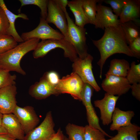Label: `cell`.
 <instances>
[{
    "instance_id": "1",
    "label": "cell",
    "mask_w": 140,
    "mask_h": 140,
    "mask_svg": "<svg viewBox=\"0 0 140 140\" xmlns=\"http://www.w3.org/2000/svg\"><path fill=\"white\" fill-rule=\"evenodd\" d=\"M104 30V34L100 39L92 40L100 54V58L97 64L100 68L101 79L103 66L109 57L116 53H122L133 57L128 45L121 24L117 26L106 28Z\"/></svg>"
},
{
    "instance_id": "2",
    "label": "cell",
    "mask_w": 140,
    "mask_h": 140,
    "mask_svg": "<svg viewBox=\"0 0 140 140\" xmlns=\"http://www.w3.org/2000/svg\"><path fill=\"white\" fill-rule=\"evenodd\" d=\"M40 39L33 38L20 44L12 49L0 54V67L9 72L14 71L23 75L26 74L21 67L20 62L22 57L29 52L34 50Z\"/></svg>"
},
{
    "instance_id": "3",
    "label": "cell",
    "mask_w": 140,
    "mask_h": 140,
    "mask_svg": "<svg viewBox=\"0 0 140 140\" xmlns=\"http://www.w3.org/2000/svg\"><path fill=\"white\" fill-rule=\"evenodd\" d=\"M58 48L62 49L64 57L73 62L78 57L73 46L65 38L41 40L33 50V56L35 59L43 57L52 50Z\"/></svg>"
},
{
    "instance_id": "4",
    "label": "cell",
    "mask_w": 140,
    "mask_h": 140,
    "mask_svg": "<svg viewBox=\"0 0 140 140\" xmlns=\"http://www.w3.org/2000/svg\"><path fill=\"white\" fill-rule=\"evenodd\" d=\"M65 13L67 22L69 41L74 46L79 57L83 59L88 54L86 42V29L76 25L67 11Z\"/></svg>"
},
{
    "instance_id": "5",
    "label": "cell",
    "mask_w": 140,
    "mask_h": 140,
    "mask_svg": "<svg viewBox=\"0 0 140 140\" xmlns=\"http://www.w3.org/2000/svg\"><path fill=\"white\" fill-rule=\"evenodd\" d=\"M93 59L89 54L83 59L78 57L73 62L72 67L73 72L78 74L85 83L89 84L96 91L99 92L101 88L96 81L92 70Z\"/></svg>"
},
{
    "instance_id": "6",
    "label": "cell",
    "mask_w": 140,
    "mask_h": 140,
    "mask_svg": "<svg viewBox=\"0 0 140 140\" xmlns=\"http://www.w3.org/2000/svg\"><path fill=\"white\" fill-rule=\"evenodd\" d=\"M84 83L78 74L73 72L60 79L55 88L59 94H68L74 99L81 101Z\"/></svg>"
},
{
    "instance_id": "7",
    "label": "cell",
    "mask_w": 140,
    "mask_h": 140,
    "mask_svg": "<svg viewBox=\"0 0 140 140\" xmlns=\"http://www.w3.org/2000/svg\"><path fill=\"white\" fill-rule=\"evenodd\" d=\"M94 89L89 84L84 83L81 94V101L85 107L88 125L97 129L103 133L105 136L110 138L112 137L107 134L101 128L99 119L91 102V98Z\"/></svg>"
},
{
    "instance_id": "8",
    "label": "cell",
    "mask_w": 140,
    "mask_h": 140,
    "mask_svg": "<svg viewBox=\"0 0 140 140\" xmlns=\"http://www.w3.org/2000/svg\"><path fill=\"white\" fill-rule=\"evenodd\" d=\"M20 37L24 41L33 38L43 40L65 38L61 33L52 28L46 19L41 17L39 23L36 28L30 32L23 33Z\"/></svg>"
},
{
    "instance_id": "9",
    "label": "cell",
    "mask_w": 140,
    "mask_h": 140,
    "mask_svg": "<svg viewBox=\"0 0 140 140\" xmlns=\"http://www.w3.org/2000/svg\"><path fill=\"white\" fill-rule=\"evenodd\" d=\"M46 20L48 23L54 24L65 38L70 41L68 35L67 23L65 14L55 0H48L47 14Z\"/></svg>"
},
{
    "instance_id": "10",
    "label": "cell",
    "mask_w": 140,
    "mask_h": 140,
    "mask_svg": "<svg viewBox=\"0 0 140 140\" xmlns=\"http://www.w3.org/2000/svg\"><path fill=\"white\" fill-rule=\"evenodd\" d=\"M52 112H47L40 125L25 135L23 140H49L55 133Z\"/></svg>"
},
{
    "instance_id": "11",
    "label": "cell",
    "mask_w": 140,
    "mask_h": 140,
    "mask_svg": "<svg viewBox=\"0 0 140 140\" xmlns=\"http://www.w3.org/2000/svg\"><path fill=\"white\" fill-rule=\"evenodd\" d=\"M12 113L18 119L26 135L35 128L39 122L34 108L31 106L20 107L17 105Z\"/></svg>"
},
{
    "instance_id": "12",
    "label": "cell",
    "mask_w": 140,
    "mask_h": 140,
    "mask_svg": "<svg viewBox=\"0 0 140 140\" xmlns=\"http://www.w3.org/2000/svg\"><path fill=\"white\" fill-rule=\"evenodd\" d=\"M101 87L108 94L119 96L127 93L130 89L131 85L126 77L105 75Z\"/></svg>"
},
{
    "instance_id": "13",
    "label": "cell",
    "mask_w": 140,
    "mask_h": 140,
    "mask_svg": "<svg viewBox=\"0 0 140 140\" xmlns=\"http://www.w3.org/2000/svg\"><path fill=\"white\" fill-rule=\"evenodd\" d=\"M112 9L99 3L97 5V11L95 25L96 28L103 30L116 27L121 24L118 17L113 13Z\"/></svg>"
},
{
    "instance_id": "14",
    "label": "cell",
    "mask_w": 140,
    "mask_h": 140,
    "mask_svg": "<svg viewBox=\"0 0 140 140\" xmlns=\"http://www.w3.org/2000/svg\"><path fill=\"white\" fill-rule=\"evenodd\" d=\"M119 97L106 93L102 99L94 101L95 106L100 109L103 125H108L111 122L112 115Z\"/></svg>"
},
{
    "instance_id": "15",
    "label": "cell",
    "mask_w": 140,
    "mask_h": 140,
    "mask_svg": "<svg viewBox=\"0 0 140 140\" xmlns=\"http://www.w3.org/2000/svg\"><path fill=\"white\" fill-rule=\"evenodd\" d=\"M15 85H10L0 88V112L3 114L12 113L17 105Z\"/></svg>"
},
{
    "instance_id": "16",
    "label": "cell",
    "mask_w": 140,
    "mask_h": 140,
    "mask_svg": "<svg viewBox=\"0 0 140 140\" xmlns=\"http://www.w3.org/2000/svg\"><path fill=\"white\" fill-rule=\"evenodd\" d=\"M29 92L32 97L38 100L45 99L52 95H59L55 86L51 84L44 75L39 82L30 87Z\"/></svg>"
},
{
    "instance_id": "17",
    "label": "cell",
    "mask_w": 140,
    "mask_h": 140,
    "mask_svg": "<svg viewBox=\"0 0 140 140\" xmlns=\"http://www.w3.org/2000/svg\"><path fill=\"white\" fill-rule=\"evenodd\" d=\"M140 16V1L125 0L124 5L119 16L120 23L132 21L139 26Z\"/></svg>"
},
{
    "instance_id": "18",
    "label": "cell",
    "mask_w": 140,
    "mask_h": 140,
    "mask_svg": "<svg viewBox=\"0 0 140 140\" xmlns=\"http://www.w3.org/2000/svg\"><path fill=\"white\" fill-rule=\"evenodd\" d=\"M2 125L8 134L15 139L23 140L25 134L23 129L17 117L13 114H3Z\"/></svg>"
},
{
    "instance_id": "19",
    "label": "cell",
    "mask_w": 140,
    "mask_h": 140,
    "mask_svg": "<svg viewBox=\"0 0 140 140\" xmlns=\"http://www.w3.org/2000/svg\"><path fill=\"white\" fill-rule=\"evenodd\" d=\"M134 115L133 111H123L118 108H115L112 115V123L110 129L112 131L117 130L121 127L129 125L131 123V120Z\"/></svg>"
},
{
    "instance_id": "20",
    "label": "cell",
    "mask_w": 140,
    "mask_h": 140,
    "mask_svg": "<svg viewBox=\"0 0 140 140\" xmlns=\"http://www.w3.org/2000/svg\"><path fill=\"white\" fill-rule=\"evenodd\" d=\"M0 7L4 10L9 23V26L7 34L13 37L18 43H21L24 41L16 31L15 24L16 19L19 18H21L24 20H29L27 16L23 13L16 15L13 13L8 9L3 0H0Z\"/></svg>"
},
{
    "instance_id": "21",
    "label": "cell",
    "mask_w": 140,
    "mask_h": 140,
    "mask_svg": "<svg viewBox=\"0 0 140 140\" xmlns=\"http://www.w3.org/2000/svg\"><path fill=\"white\" fill-rule=\"evenodd\" d=\"M75 18V24L77 26L84 27L89 24L84 13L82 6V0H73L68 1V5Z\"/></svg>"
},
{
    "instance_id": "22",
    "label": "cell",
    "mask_w": 140,
    "mask_h": 140,
    "mask_svg": "<svg viewBox=\"0 0 140 140\" xmlns=\"http://www.w3.org/2000/svg\"><path fill=\"white\" fill-rule=\"evenodd\" d=\"M130 66L129 62L125 59H113L110 62L109 69L105 75L126 77Z\"/></svg>"
},
{
    "instance_id": "23",
    "label": "cell",
    "mask_w": 140,
    "mask_h": 140,
    "mask_svg": "<svg viewBox=\"0 0 140 140\" xmlns=\"http://www.w3.org/2000/svg\"><path fill=\"white\" fill-rule=\"evenodd\" d=\"M140 130L139 127L131 123L119 128L116 135L107 140H138V135Z\"/></svg>"
},
{
    "instance_id": "24",
    "label": "cell",
    "mask_w": 140,
    "mask_h": 140,
    "mask_svg": "<svg viewBox=\"0 0 140 140\" xmlns=\"http://www.w3.org/2000/svg\"><path fill=\"white\" fill-rule=\"evenodd\" d=\"M100 0H82V6L89 24L95 25L97 11V3L102 2Z\"/></svg>"
},
{
    "instance_id": "25",
    "label": "cell",
    "mask_w": 140,
    "mask_h": 140,
    "mask_svg": "<svg viewBox=\"0 0 140 140\" xmlns=\"http://www.w3.org/2000/svg\"><path fill=\"white\" fill-rule=\"evenodd\" d=\"M128 44L140 36L139 26L133 21L121 23Z\"/></svg>"
},
{
    "instance_id": "26",
    "label": "cell",
    "mask_w": 140,
    "mask_h": 140,
    "mask_svg": "<svg viewBox=\"0 0 140 140\" xmlns=\"http://www.w3.org/2000/svg\"><path fill=\"white\" fill-rule=\"evenodd\" d=\"M65 129L69 140H85L84 127L69 123Z\"/></svg>"
},
{
    "instance_id": "27",
    "label": "cell",
    "mask_w": 140,
    "mask_h": 140,
    "mask_svg": "<svg viewBox=\"0 0 140 140\" xmlns=\"http://www.w3.org/2000/svg\"><path fill=\"white\" fill-rule=\"evenodd\" d=\"M17 43L11 36L0 34V54L15 47L17 45Z\"/></svg>"
},
{
    "instance_id": "28",
    "label": "cell",
    "mask_w": 140,
    "mask_h": 140,
    "mask_svg": "<svg viewBox=\"0 0 140 140\" xmlns=\"http://www.w3.org/2000/svg\"><path fill=\"white\" fill-rule=\"evenodd\" d=\"M105 136L100 130L89 125L84 127L85 140H107Z\"/></svg>"
},
{
    "instance_id": "29",
    "label": "cell",
    "mask_w": 140,
    "mask_h": 140,
    "mask_svg": "<svg viewBox=\"0 0 140 140\" xmlns=\"http://www.w3.org/2000/svg\"><path fill=\"white\" fill-rule=\"evenodd\" d=\"M126 78L130 84L140 83V63L136 64L134 61L131 62Z\"/></svg>"
},
{
    "instance_id": "30",
    "label": "cell",
    "mask_w": 140,
    "mask_h": 140,
    "mask_svg": "<svg viewBox=\"0 0 140 140\" xmlns=\"http://www.w3.org/2000/svg\"><path fill=\"white\" fill-rule=\"evenodd\" d=\"M21 7L29 5H34L39 7L41 10V17L46 19L47 14L48 0H19Z\"/></svg>"
},
{
    "instance_id": "31",
    "label": "cell",
    "mask_w": 140,
    "mask_h": 140,
    "mask_svg": "<svg viewBox=\"0 0 140 140\" xmlns=\"http://www.w3.org/2000/svg\"><path fill=\"white\" fill-rule=\"evenodd\" d=\"M16 76L0 67V88L11 85L15 84Z\"/></svg>"
},
{
    "instance_id": "32",
    "label": "cell",
    "mask_w": 140,
    "mask_h": 140,
    "mask_svg": "<svg viewBox=\"0 0 140 140\" xmlns=\"http://www.w3.org/2000/svg\"><path fill=\"white\" fill-rule=\"evenodd\" d=\"M103 2L110 5L115 14L119 17L124 5L125 0H104Z\"/></svg>"
},
{
    "instance_id": "33",
    "label": "cell",
    "mask_w": 140,
    "mask_h": 140,
    "mask_svg": "<svg viewBox=\"0 0 140 140\" xmlns=\"http://www.w3.org/2000/svg\"><path fill=\"white\" fill-rule=\"evenodd\" d=\"M9 26L8 18L4 10L0 7V34H7Z\"/></svg>"
},
{
    "instance_id": "34",
    "label": "cell",
    "mask_w": 140,
    "mask_h": 140,
    "mask_svg": "<svg viewBox=\"0 0 140 140\" xmlns=\"http://www.w3.org/2000/svg\"><path fill=\"white\" fill-rule=\"evenodd\" d=\"M129 48L133 57L140 58V36L132 41L129 44Z\"/></svg>"
},
{
    "instance_id": "35",
    "label": "cell",
    "mask_w": 140,
    "mask_h": 140,
    "mask_svg": "<svg viewBox=\"0 0 140 140\" xmlns=\"http://www.w3.org/2000/svg\"><path fill=\"white\" fill-rule=\"evenodd\" d=\"M43 75L51 84L55 86L58 84L60 79L58 74L54 71L47 72Z\"/></svg>"
},
{
    "instance_id": "36",
    "label": "cell",
    "mask_w": 140,
    "mask_h": 140,
    "mask_svg": "<svg viewBox=\"0 0 140 140\" xmlns=\"http://www.w3.org/2000/svg\"><path fill=\"white\" fill-rule=\"evenodd\" d=\"M130 89H131L132 95L136 99L140 101V83H135L131 85Z\"/></svg>"
},
{
    "instance_id": "37",
    "label": "cell",
    "mask_w": 140,
    "mask_h": 140,
    "mask_svg": "<svg viewBox=\"0 0 140 140\" xmlns=\"http://www.w3.org/2000/svg\"><path fill=\"white\" fill-rule=\"evenodd\" d=\"M62 131L59 128L57 132L49 140H65Z\"/></svg>"
},
{
    "instance_id": "38",
    "label": "cell",
    "mask_w": 140,
    "mask_h": 140,
    "mask_svg": "<svg viewBox=\"0 0 140 140\" xmlns=\"http://www.w3.org/2000/svg\"><path fill=\"white\" fill-rule=\"evenodd\" d=\"M62 10L65 13L67 11L66 8L68 1L67 0H55Z\"/></svg>"
},
{
    "instance_id": "39",
    "label": "cell",
    "mask_w": 140,
    "mask_h": 140,
    "mask_svg": "<svg viewBox=\"0 0 140 140\" xmlns=\"http://www.w3.org/2000/svg\"><path fill=\"white\" fill-rule=\"evenodd\" d=\"M15 139L8 134L0 135V140H15Z\"/></svg>"
},
{
    "instance_id": "40",
    "label": "cell",
    "mask_w": 140,
    "mask_h": 140,
    "mask_svg": "<svg viewBox=\"0 0 140 140\" xmlns=\"http://www.w3.org/2000/svg\"><path fill=\"white\" fill-rule=\"evenodd\" d=\"M6 134L8 133L6 130L2 125H0V135Z\"/></svg>"
},
{
    "instance_id": "41",
    "label": "cell",
    "mask_w": 140,
    "mask_h": 140,
    "mask_svg": "<svg viewBox=\"0 0 140 140\" xmlns=\"http://www.w3.org/2000/svg\"><path fill=\"white\" fill-rule=\"evenodd\" d=\"M3 114L0 112V125H2Z\"/></svg>"
},
{
    "instance_id": "42",
    "label": "cell",
    "mask_w": 140,
    "mask_h": 140,
    "mask_svg": "<svg viewBox=\"0 0 140 140\" xmlns=\"http://www.w3.org/2000/svg\"><path fill=\"white\" fill-rule=\"evenodd\" d=\"M64 139H65V140H69L68 138H67L66 136H65V137H64Z\"/></svg>"
}]
</instances>
